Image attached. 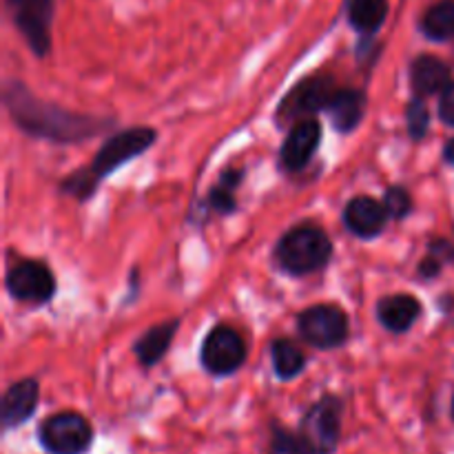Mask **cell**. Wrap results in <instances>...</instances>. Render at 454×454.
Listing matches in <instances>:
<instances>
[{
  "mask_svg": "<svg viewBox=\"0 0 454 454\" xmlns=\"http://www.w3.org/2000/svg\"><path fill=\"white\" fill-rule=\"evenodd\" d=\"M439 115L446 124L454 127V82L448 84L446 91L442 93V102H439Z\"/></svg>",
  "mask_w": 454,
  "mask_h": 454,
  "instance_id": "obj_26",
  "label": "cell"
},
{
  "mask_svg": "<svg viewBox=\"0 0 454 454\" xmlns=\"http://www.w3.org/2000/svg\"><path fill=\"white\" fill-rule=\"evenodd\" d=\"M421 31L430 40H437V43L454 38V0H439V3H434L424 13Z\"/></svg>",
  "mask_w": 454,
  "mask_h": 454,
  "instance_id": "obj_20",
  "label": "cell"
},
{
  "mask_svg": "<svg viewBox=\"0 0 454 454\" xmlns=\"http://www.w3.org/2000/svg\"><path fill=\"white\" fill-rule=\"evenodd\" d=\"M40 386L35 380H20L7 388L0 403V426L4 433L25 426L38 411Z\"/></svg>",
  "mask_w": 454,
  "mask_h": 454,
  "instance_id": "obj_11",
  "label": "cell"
},
{
  "mask_svg": "<svg viewBox=\"0 0 454 454\" xmlns=\"http://www.w3.org/2000/svg\"><path fill=\"white\" fill-rule=\"evenodd\" d=\"M247 362V344L231 326H215L202 344V366L215 377L233 375Z\"/></svg>",
  "mask_w": 454,
  "mask_h": 454,
  "instance_id": "obj_8",
  "label": "cell"
},
{
  "mask_svg": "<svg viewBox=\"0 0 454 454\" xmlns=\"http://www.w3.org/2000/svg\"><path fill=\"white\" fill-rule=\"evenodd\" d=\"M270 357H273L275 375L284 381L295 380L297 375H301V371L306 366V355L291 340L273 341V346H270Z\"/></svg>",
  "mask_w": 454,
  "mask_h": 454,
  "instance_id": "obj_19",
  "label": "cell"
},
{
  "mask_svg": "<svg viewBox=\"0 0 454 454\" xmlns=\"http://www.w3.org/2000/svg\"><path fill=\"white\" fill-rule=\"evenodd\" d=\"M430 253H433L434 257H439L442 262H454V244L450 242H434L433 247H430Z\"/></svg>",
  "mask_w": 454,
  "mask_h": 454,
  "instance_id": "obj_28",
  "label": "cell"
},
{
  "mask_svg": "<svg viewBox=\"0 0 454 454\" xmlns=\"http://www.w3.org/2000/svg\"><path fill=\"white\" fill-rule=\"evenodd\" d=\"M155 142V131L149 127H133L127 131H120L115 136H111L105 145L100 146V151L96 153L91 168L98 177H106L120 168L122 164L131 162L133 158L145 153L146 149H151Z\"/></svg>",
  "mask_w": 454,
  "mask_h": 454,
  "instance_id": "obj_6",
  "label": "cell"
},
{
  "mask_svg": "<svg viewBox=\"0 0 454 454\" xmlns=\"http://www.w3.org/2000/svg\"><path fill=\"white\" fill-rule=\"evenodd\" d=\"M98 182H100V177L93 173L91 167L80 168L78 173H74V176L67 177V180L62 182V191L69 195H74V198H78V200H87L93 195Z\"/></svg>",
  "mask_w": 454,
  "mask_h": 454,
  "instance_id": "obj_23",
  "label": "cell"
},
{
  "mask_svg": "<svg viewBox=\"0 0 454 454\" xmlns=\"http://www.w3.org/2000/svg\"><path fill=\"white\" fill-rule=\"evenodd\" d=\"M297 331L306 344L319 350H331L344 344L348 337V317L340 306H310L297 317Z\"/></svg>",
  "mask_w": 454,
  "mask_h": 454,
  "instance_id": "obj_5",
  "label": "cell"
},
{
  "mask_svg": "<svg viewBox=\"0 0 454 454\" xmlns=\"http://www.w3.org/2000/svg\"><path fill=\"white\" fill-rule=\"evenodd\" d=\"M411 82L419 98L446 91L452 82L450 67L434 56H419L411 67Z\"/></svg>",
  "mask_w": 454,
  "mask_h": 454,
  "instance_id": "obj_15",
  "label": "cell"
},
{
  "mask_svg": "<svg viewBox=\"0 0 454 454\" xmlns=\"http://www.w3.org/2000/svg\"><path fill=\"white\" fill-rule=\"evenodd\" d=\"M388 16V0H350V25L362 34H375Z\"/></svg>",
  "mask_w": 454,
  "mask_h": 454,
  "instance_id": "obj_18",
  "label": "cell"
},
{
  "mask_svg": "<svg viewBox=\"0 0 454 454\" xmlns=\"http://www.w3.org/2000/svg\"><path fill=\"white\" fill-rule=\"evenodd\" d=\"M319 137H322V127H319L317 120H297L293 124V129L288 131L286 142L282 146V167L286 171H300L313 158L315 149L319 145Z\"/></svg>",
  "mask_w": 454,
  "mask_h": 454,
  "instance_id": "obj_12",
  "label": "cell"
},
{
  "mask_svg": "<svg viewBox=\"0 0 454 454\" xmlns=\"http://www.w3.org/2000/svg\"><path fill=\"white\" fill-rule=\"evenodd\" d=\"M7 291L18 301L44 304L56 293V279L43 262L25 260L7 273Z\"/></svg>",
  "mask_w": 454,
  "mask_h": 454,
  "instance_id": "obj_9",
  "label": "cell"
},
{
  "mask_svg": "<svg viewBox=\"0 0 454 454\" xmlns=\"http://www.w3.org/2000/svg\"><path fill=\"white\" fill-rule=\"evenodd\" d=\"M386 220H388V211L384 204L368 195L350 200L344 208V222L348 231L364 239L377 238L386 229Z\"/></svg>",
  "mask_w": 454,
  "mask_h": 454,
  "instance_id": "obj_13",
  "label": "cell"
},
{
  "mask_svg": "<svg viewBox=\"0 0 454 454\" xmlns=\"http://www.w3.org/2000/svg\"><path fill=\"white\" fill-rule=\"evenodd\" d=\"M384 207L386 211H388V217H393V220H403V217L412 211L411 193H408L406 189H402V186H393V189L386 191Z\"/></svg>",
  "mask_w": 454,
  "mask_h": 454,
  "instance_id": "obj_25",
  "label": "cell"
},
{
  "mask_svg": "<svg viewBox=\"0 0 454 454\" xmlns=\"http://www.w3.org/2000/svg\"><path fill=\"white\" fill-rule=\"evenodd\" d=\"M335 96L333 80L328 75H313L306 78L288 93L278 109L279 120H304L306 115L317 114L319 109H326L331 98Z\"/></svg>",
  "mask_w": 454,
  "mask_h": 454,
  "instance_id": "obj_10",
  "label": "cell"
},
{
  "mask_svg": "<svg viewBox=\"0 0 454 454\" xmlns=\"http://www.w3.org/2000/svg\"><path fill=\"white\" fill-rule=\"evenodd\" d=\"M266 454H317L313 450L309 442L304 439V434L300 430H291L286 426L273 421L270 424V437H269V448Z\"/></svg>",
  "mask_w": 454,
  "mask_h": 454,
  "instance_id": "obj_21",
  "label": "cell"
},
{
  "mask_svg": "<svg viewBox=\"0 0 454 454\" xmlns=\"http://www.w3.org/2000/svg\"><path fill=\"white\" fill-rule=\"evenodd\" d=\"M450 417H452V421H454V397H452V403H450Z\"/></svg>",
  "mask_w": 454,
  "mask_h": 454,
  "instance_id": "obj_30",
  "label": "cell"
},
{
  "mask_svg": "<svg viewBox=\"0 0 454 454\" xmlns=\"http://www.w3.org/2000/svg\"><path fill=\"white\" fill-rule=\"evenodd\" d=\"M35 442L44 454H89L96 442V430L82 412L60 411L40 421Z\"/></svg>",
  "mask_w": 454,
  "mask_h": 454,
  "instance_id": "obj_3",
  "label": "cell"
},
{
  "mask_svg": "<svg viewBox=\"0 0 454 454\" xmlns=\"http://www.w3.org/2000/svg\"><path fill=\"white\" fill-rule=\"evenodd\" d=\"M4 100H7V109L13 122L22 131L53 142H80L109 127V122L100 118L71 114L56 105H44V102L35 100L20 82L9 84Z\"/></svg>",
  "mask_w": 454,
  "mask_h": 454,
  "instance_id": "obj_1",
  "label": "cell"
},
{
  "mask_svg": "<svg viewBox=\"0 0 454 454\" xmlns=\"http://www.w3.org/2000/svg\"><path fill=\"white\" fill-rule=\"evenodd\" d=\"M443 158H446L448 164H454V137L448 142L446 149H443Z\"/></svg>",
  "mask_w": 454,
  "mask_h": 454,
  "instance_id": "obj_29",
  "label": "cell"
},
{
  "mask_svg": "<svg viewBox=\"0 0 454 454\" xmlns=\"http://www.w3.org/2000/svg\"><path fill=\"white\" fill-rule=\"evenodd\" d=\"M326 111L337 131L348 133L362 122L364 111H366V96H364V91H357V89H340L331 98Z\"/></svg>",
  "mask_w": 454,
  "mask_h": 454,
  "instance_id": "obj_16",
  "label": "cell"
},
{
  "mask_svg": "<svg viewBox=\"0 0 454 454\" xmlns=\"http://www.w3.org/2000/svg\"><path fill=\"white\" fill-rule=\"evenodd\" d=\"M239 182H242V171L239 168H229V171L222 173L220 182L213 186L211 195H208V207H211V211L222 213V215L235 211V207H238V202H235V189L239 186Z\"/></svg>",
  "mask_w": 454,
  "mask_h": 454,
  "instance_id": "obj_22",
  "label": "cell"
},
{
  "mask_svg": "<svg viewBox=\"0 0 454 454\" xmlns=\"http://www.w3.org/2000/svg\"><path fill=\"white\" fill-rule=\"evenodd\" d=\"M421 315V304L417 297L408 295V293H397V295H388L380 300L377 304V317L384 324L386 331L390 333H408Z\"/></svg>",
  "mask_w": 454,
  "mask_h": 454,
  "instance_id": "obj_14",
  "label": "cell"
},
{
  "mask_svg": "<svg viewBox=\"0 0 454 454\" xmlns=\"http://www.w3.org/2000/svg\"><path fill=\"white\" fill-rule=\"evenodd\" d=\"M18 31L25 35L27 44L35 56H47L51 47L53 0H7Z\"/></svg>",
  "mask_w": 454,
  "mask_h": 454,
  "instance_id": "obj_7",
  "label": "cell"
},
{
  "mask_svg": "<svg viewBox=\"0 0 454 454\" xmlns=\"http://www.w3.org/2000/svg\"><path fill=\"white\" fill-rule=\"evenodd\" d=\"M180 322L177 319H168V322L158 324V326L149 328L140 340L136 341V357L140 366L151 368L167 355L168 346H171L173 337H176Z\"/></svg>",
  "mask_w": 454,
  "mask_h": 454,
  "instance_id": "obj_17",
  "label": "cell"
},
{
  "mask_svg": "<svg viewBox=\"0 0 454 454\" xmlns=\"http://www.w3.org/2000/svg\"><path fill=\"white\" fill-rule=\"evenodd\" d=\"M275 255L286 273L300 278L326 266L333 255V244L319 226L300 224L279 239Z\"/></svg>",
  "mask_w": 454,
  "mask_h": 454,
  "instance_id": "obj_2",
  "label": "cell"
},
{
  "mask_svg": "<svg viewBox=\"0 0 454 454\" xmlns=\"http://www.w3.org/2000/svg\"><path fill=\"white\" fill-rule=\"evenodd\" d=\"M344 402L337 395H322L300 419V433L317 454H335L341 443Z\"/></svg>",
  "mask_w": 454,
  "mask_h": 454,
  "instance_id": "obj_4",
  "label": "cell"
},
{
  "mask_svg": "<svg viewBox=\"0 0 454 454\" xmlns=\"http://www.w3.org/2000/svg\"><path fill=\"white\" fill-rule=\"evenodd\" d=\"M406 120H408V131H411L412 140H421L430 127V115H428V109H426V102L421 100L419 96L408 105Z\"/></svg>",
  "mask_w": 454,
  "mask_h": 454,
  "instance_id": "obj_24",
  "label": "cell"
},
{
  "mask_svg": "<svg viewBox=\"0 0 454 454\" xmlns=\"http://www.w3.org/2000/svg\"><path fill=\"white\" fill-rule=\"evenodd\" d=\"M442 264H443V262L439 260V257H434L433 253H430L428 260L421 262V266H419V275H421V278H426V279L434 278V275H437L439 270H442Z\"/></svg>",
  "mask_w": 454,
  "mask_h": 454,
  "instance_id": "obj_27",
  "label": "cell"
}]
</instances>
